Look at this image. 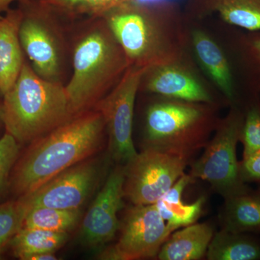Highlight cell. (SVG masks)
<instances>
[{
  "label": "cell",
  "mask_w": 260,
  "mask_h": 260,
  "mask_svg": "<svg viewBox=\"0 0 260 260\" xmlns=\"http://www.w3.org/2000/svg\"><path fill=\"white\" fill-rule=\"evenodd\" d=\"M105 132L102 114L92 109L34 140L12 171L10 191L17 198L23 196L93 156L102 148Z\"/></svg>",
  "instance_id": "1"
},
{
  "label": "cell",
  "mask_w": 260,
  "mask_h": 260,
  "mask_svg": "<svg viewBox=\"0 0 260 260\" xmlns=\"http://www.w3.org/2000/svg\"><path fill=\"white\" fill-rule=\"evenodd\" d=\"M102 18L120 44L129 66L148 69L187 56L189 32L170 7L127 2Z\"/></svg>",
  "instance_id": "2"
},
{
  "label": "cell",
  "mask_w": 260,
  "mask_h": 260,
  "mask_svg": "<svg viewBox=\"0 0 260 260\" xmlns=\"http://www.w3.org/2000/svg\"><path fill=\"white\" fill-rule=\"evenodd\" d=\"M73 73L65 90L75 116L92 110L119 83L129 61L102 18H92L75 38Z\"/></svg>",
  "instance_id": "3"
},
{
  "label": "cell",
  "mask_w": 260,
  "mask_h": 260,
  "mask_svg": "<svg viewBox=\"0 0 260 260\" xmlns=\"http://www.w3.org/2000/svg\"><path fill=\"white\" fill-rule=\"evenodd\" d=\"M3 97L5 133L20 145L30 144L75 116L64 84L41 78L26 61Z\"/></svg>",
  "instance_id": "4"
},
{
  "label": "cell",
  "mask_w": 260,
  "mask_h": 260,
  "mask_svg": "<svg viewBox=\"0 0 260 260\" xmlns=\"http://www.w3.org/2000/svg\"><path fill=\"white\" fill-rule=\"evenodd\" d=\"M219 120L215 104L160 96L145 111L144 148L189 160L205 148Z\"/></svg>",
  "instance_id": "5"
},
{
  "label": "cell",
  "mask_w": 260,
  "mask_h": 260,
  "mask_svg": "<svg viewBox=\"0 0 260 260\" xmlns=\"http://www.w3.org/2000/svg\"><path fill=\"white\" fill-rule=\"evenodd\" d=\"M19 38L31 68L44 79L62 83L66 42L55 13L38 0H20Z\"/></svg>",
  "instance_id": "6"
},
{
  "label": "cell",
  "mask_w": 260,
  "mask_h": 260,
  "mask_svg": "<svg viewBox=\"0 0 260 260\" xmlns=\"http://www.w3.org/2000/svg\"><path fill=\"white\" fill-rule=\"evenodd\" d=\"M244 113L233 107L220 119L213 138L205 151L191 167V177L209 183L225 200L250 191L239 174L237 146L240 141Z\"/></svg>",
  "instance_id": "7"
},
{
  "label": "cell",
  "mask_w": 260,
  "mask_h": 260,
  "mask_svg": "<svg viewBox=\"0 0 260 260\" xmlns=\"http://www.w3.org/2000/svg\"><path fill=\"white\" fill-rule=\"evenodd\" d=\"M111 161L108 152L102 156L93 155L18 198L27 211L37 207L80 209L109 174L107 170Z\"/></svg>",
  "instance_id": "8"
},
{
  "label": "cell",
  "mask_w": 260,
  "mask_h": 260,
  "mask_svg": "<svg viewBox=\"0 0 260 260\" xmlns=\"http://www.w3.org/2000/svg\"><path fill=\"white\" fill-rule=\"evenodd\" d=\"M145 68L129 66L112 90L93 109L102 114L109 141L108 153L113 161L125 165L138 155L133 139L135 99Z\"/></svg>",
  "instance_id": "9"
},
{
  "label": "cell",
  "mask_w": 260,
  "mask_h": 260,
  "mask_svg": "<svg viewBox=\"0 0 260 260\" xmlns=\"http://www.w3.org/2000/svg\"><path fill=\"white\" fill-rule=\"evenodd\" d=\"M189 160L144 148L124 165V198L133 205L155 204L184 174Z\"/></svg>",
  "instance_id": "10"
},
{
  "label": "cell",
  "mask_w": 260,
  "mask_h": 260,
  "mask_svg": "<svg viewBox=\"0 0 260 260\" xmlns=\"http://www.w3.org/2000/svg\"><path fill=\"white\" fill-rule=\"evenodd\" d=\"M120 236L114 246L98 255L99 259L136 260L158 255L171 235L155 204L133 205L121 223Z\"/></svg>",
  "instance_id": "11"
},
{
  "label": "cell",
  "mask_w": 260,
  "mask_h": 260,
  "mask_svg": "<svg viewBox=\"0 0 260 260\" xmlns=\"http://www.w3.org/2000/svg\"><path fill=\"white\" fill-rule=\"evenodd\" d=\"M124 165L109 171L102 188L82 218L80 241L89 249H97L111 242L120 229L118 213L124 207Z\"/></svg>",
  "instance_id": "12"
},
{
  "label": "cell",
  "mask_w": 260,
  "mask_h": 260,
  "mask_svg": "<svg viewBox=\"0 0 260 260\" xmlns=\"http://www.w3.org/2000/svg\"><path fill=\"white\" fill-rule=\"evenodd\" d=\"M140 89L169 99L215 104L206 83L191 66L187 56L180 60L146 69Z\"/></svg>",
  "instance_id": "13"
},
{
  "label": "cell",
  "mask_w": 260,
  "mask_h": 260,
  "mask_svg": "<svg viewBox=\"0 0 260 260\" xmlns=\"http://www.w3.org/2000/svg\"><path fill=\"white\" fill-rule=\"evenodd\" d=\"M189 40L200 66L224 96L234 102L236 98L234 75L223 49L201 29L191 30Z\"/></svg>",
  "instance_id": "14"
},
{
  "label": "cell",
  "mask_w": 260,
  "mask_h": 260,
  "mask_svg": "<svg viewBox=\"0 0 260 260\" xmlns=\"http://www.w3.org/2000/svg\"><path fill=\"white\" fill-rule=\"evenodd\" d=\"M21 10L10 9L0 16V95L13 87L23 68L25 59L19 38Z\"/></svg>",
  "instance_id": "15"
},
{
  "label": "cell",
  "mask_w": 260,
  "mask_h": 260,
  "mask_svg": "<svg viewBox=\"0 0 260 260\" xmlns=\"http://www.w3.org/2000/svg\"><path fill=\"white\" fill-rule=\"evenodd\" d=\"M208 223L191 224L171 234L158 254L160 260H198L204 256L213 237Z\"/></svg>",
  "instance_id": "16"
},
{
  "label": "cell",
  "mask_w": 260,
  "mask_h": 260,
  "mask_svg": "<svg viewBox=\"0 0 260 260\" xmlns=\"http://www.w3.org/2000/svg\"><path fill=\"white\" fill-rule=\"evenodd\" d=\"M194 181L190 174H183L164 196L155 203V207L165 221L169 234L180 228L191 225L197 221L205 203L204 197L198 198L191 204H184L181 200L186 186Z\"/></svg>",
  "instance_id": "17"
},
{
  "label": "cell",
  "mask_w": 260,
  "mask_h": 260,
  "mask_svg": "<svg viewBox=\"0 0 260 260\" xmlns=\"http://www.w3.org/2000/svg\"><path fill=\"white\" fill-rule=\"evenodd\" d=\"M193 13L198 18L218 13L229 25L260 31V0H194Z\"/></svg>",
  "instance_id": "18"
},
{
  "label": "cell",
  "mask_w": 260,
  "mask_h": 260,
  "mask_svg": "<svg viewBox=\"0 0 260 260\" xmlns=\"http://www.w3.org/2000/svg\"><path fill=\"white\" fill-rule=\"evenodd\" d=\"M206 254L210 260H259L260 241L245 233L223 229L213 235Z\"/></svg>",
  "instance_id": "19"
},
{
  "label": "cell",
  "mask_w": 260,
  "mask_h": 260,
  "mask_svg": "<svg viewBox=\"0 0 260 260\" xmlns=\"http://www.w3.org/2000/svg\"><path fill=\"white\" fill-rule=\"evenodd\" d=\"M69 233L54 232L42 229L22 228L10 242L13 255L29 260L42 253H55L66 244Z\"/></svg>",
  "instance_id": "20"
},
{
  "label": "cell",
  "mask_w": 260,
  "mask_h": 260,
  "mask_svg": "<svg viewBox=\"0 0 260 260\" xmlns=\"http://www.w3.org/2000/svg\"><path fill=\"white\" fill-rule=\"evenodd\" d=\"M224 229L234 233H260V198L250 191L225 200Z\"/></svg>",
  "instance_id": "21"
},
{
  "label": "cell",
  "mask_w": 260,
  "mask_h": 260,
  "mask_svg": "<svg viewBox=\"0 0 260 260\" xmlns=\"http://www.w3.org/2000/svg\"><path fill=\"white\" fill-rule=\"evenodd\" d=\"M82 218L83 213L80 209L64 210L37 207L27 211L23 228L70 233L79 225Z\"/></svg>",
  "instance_id": "22"
},
{
  "label": "cell",
  "mask_w": 260,
  "mask_h": 260,
  "mask_svg": "<svg viewBox=\"0 0 260 260\" xmlns=\"http://www.w3.org/2000/svg\"><path fill=\"white\" fill-rule=\"evenodd\" d=\"M55 14L67 16L86 15L92 18H102L116 7L131 0H38Z\"/></svg>",
  "instance_id": "23"
},
{
  "label": "cell",
  "mask_w": 260,
  "mask_h": 260,
  "mask_svg": "<svg viewBox=\"0 0 260 260\" xmlns=\"http://www.w3.org/2000/svg\"><path fill=\"white\" fill-rule=\"evenodd\" d=\"M27 210L20 200L0 203V253L23 228Z\"/></svg>",
  "instance_id": "24"
},
{
  "label": "cell",
  "mask_w": 260,
  "mask_h": 260,
  "mask_svg": "<svg viewBox=\"0 0 260 260\" xmlns=\"http://www.w3.org/2000/svg\"><path fill=\"white\" fill-rule=\"evenodd\" d=\"M20 145L8 133L0 138V198L10 191V176L20 156Z\"/></svg>",
  "instance_id": "25"
},
{
  "label": "cell",
  "mask_w": 260,
  "mask_h": 260,
  "mask_svg": "<svg viewBox=\"0 0 260 260\" xmlns=\"http://www.w3.org/2000/svg\"><path fill=\"white\" fill-rule=\"evenodd\" d=\"M240 142L244 146L243 156L260 150V102L255 101L244 114Z\"/></svg>",
  "instance_id": "26"
},
{
  "label": "cell",
  "mask_w": 260,
  "mask_h": 260,
  "mask_svg": "<svg viewBox=\"0 0 260 260\" xmlns=\"http://www.w3.org/2000/svg\"><path fill=\"white\" fill-rule=\"evenodd\" d=\"M243 58L249 67L256 88L260 90V32H250L240 41Z\"/></svg>",
  "instance_id": "27"
},
{
  "label": "cell",
  "mask_w": 260,
  "mask_h": 260,
  "mask_svg": "<svg viewBox=\"0 0 260 260\" xmlns=\"http://www.w3.org/2000/svg\"><path fill=\"white\" fill-rule=\"evenodd\" d=\"M239 174L245 184L260 183V150L243 156L239 162Z\"/></svg>",
  "instance_id": "28"
},
{
  "label": "cell",
  "mask_w": 260,
  "mask_h": 260,
  "mask_svg": "<svg viewBox=\"0 0 260 260\" xmlns=\"http://www.w3.org/2000/svg\"><path fill=\"white\" fill-rule=\"evenodd\" d=\"M57 256L55 253H42V254H36L32 256L29 260H56Z\"/></svg>",
  "instance_id": "29"
},
{
  "label": "cell",
  "mask_w": 260,
  "mask_h": 260,
  "mask_svg": "<svg viewBox=\"0 0 260 260\" xmlns=\"http://www.w3.org/2000/svg\"><path fill=\"white\" fill-rule=\"evenodd\" d=\"M16 0H0V13L10 9V5ZM1 16V14H0Z\"/></svg>",
  "instance_id": "30"
},
{
  "label": "cell",
  "mask_w": 260,
  "mask_h": 260,
  "mask_svg": "<svg viewBox=\"0 0 260 260\" xmlns=\"http://www.w3.org/2000/svg\"><path fill=\"white\" fill-rule=\"evenodd\" d=\"M4 127L3 119V101H0V128Z\"/></svg>",
  "instance_id": "31"
},
{
  "label": "cell",
  "mask_w": 260,
  "mask_h": 260,
  "mask_svg": "<svg viewBox=\"0 0 260 260\" xmlns=\"http://www.w3.org/2000/svg\"><path fill=\"white\" fill-rule=\"evenodd\" d=\"M256 194H257V195H258V196H259V198H260V191H259V193H256Z\"/></svg>",
  "instance_id": "32"
}]
</instances>
